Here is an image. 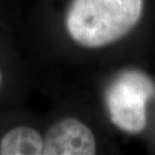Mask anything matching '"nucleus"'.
Listing matches in <instances>:
<instances>
[{
	"instance_id": "obj_3",
	"label": "nucleus",
	"mask_w": 155,
	"mask_h": 155,
	"mask_svg": "<svg viewBox=\"0 0 155 155\" xmlns=\"http://www.w3.org/2000/svg\"><path fill=\"white\" fill-rule=\"evenodd\" d=\"M97 141L92 130L75 117L53 124L44 138L43 155H93Z\"/></svg>"
},
{
	"instance_id": "obj_5",
	"label": "nucleus",
	"mask_w": 155,
	"mask_h": 155,
	"mask_svg": "<svg viewBox=\"0 0 155 155\" xmlns=\"http://www.w3.org/2000/svg\"><path fill=\"white\" fill-rule=\"evenodd\" d=\"M0 84H1V74H0Z\"/></svg>"
},
{
	"instance_id": "obj_4",
	"label": "nucleus",
	"mask_w": 155,
	"mask_h": 155,
	"mask_svg": "<svg viewBox=\"0 0 155 155\" xmlns=\"http://www.w3.org/2000/svg\"><path fill=\"white\" fill-rule=\"evenodd\" d=\"M44 138L30 127H16L6 132L0 140L1 155H40Z\"/></svg>"
},
{
	"instance_id": "obj_1",
	"label": "nucleus",
	"mask_w": 155,
	"mask_h": 155,
	"mask_svg": "<svg viewBox=\"0 0 155 155\" xmlns=\"http://www.w3.org/2000/svg\"><path fill=\"white\" fill-rule=\"evenodd\" d=\"M144 0H72L64 25L69 37L85 48L118 41L139 23Z\"/></svg>"
},
{
	"instance_id": "obj_2",
	"label": "nucleus",
	"mask_w": 155,
	"mask_h": 155,
	"mask_svg": "<svg viewBox=\"0 0 155 155\" xmlns=\"http://www.w3.org/2000/svg\"><path fill=\"white\" fill-rule=\"evenodd\" d=\"M155 97L152 78L139 69H127L113 79L106 91V107L111 123L127 134L147 127V105Z\"/></svg>"
}]
</instances>
